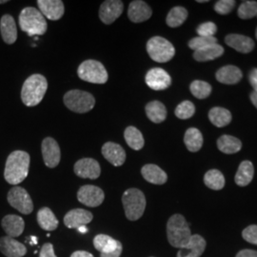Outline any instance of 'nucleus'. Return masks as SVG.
I'll return each mask as SVG.
<instances>
[{"mask_svg": "<svg viewBox=\"0 0 257 257\" xmlns=\"http://www.w3.org/2000/svg\"><path fill=\"white\" fill-rule=\"evenodd\" d=\"M1 37L6 44L12 45L18 39V28L14 18L10 15H4L0 19Z\"/></svg>", "mask_w": 257, "mask_h": 257, "instance_id": "23", "label": "nucleus"}, {"mask_svg": "<svg viewBox=\"0 0 257 257\" xmlns=\"http://www.w3.org/2000/svg\"><path fill=\"white\" fill-rule=\"evenodd\" d=\"M217 147L222 153L231 155V154L238 153L242 148V142L239 140L238 138L225 135V136H222L217 140Z\"/></svg>", "mask_w": 257, "mask_h": 257, "instance_id": "33", "label": "nucleus"}, {"mask_svg": "<svg viewBox=\"0 0 257 257\" xmlns=\"http://www.w3.org/2000/svg\"><path fill=\"white\" fill-rule=\"evenodd\" d=\"M184 143L187 149L192 152H198L203 145V137L201 132L196 128H188L185 133Z\"/></svg>", "mask_w": 257, "mask_h": 257, "instance_id": "30", "label": "nucleus"}, {"mask_svg": "<svg viewBox=\"0 0 257 257\" xmlns=\"http://www.w3.org/2000/svg\"><path fill=\"white\" fill-rule=\"evenodd\" d=\"M41 152L44 163L48 168H55L59 164L61 159V153L60 148L53 138H46L42 141L41 145Z\"/></svg>", "mask_w": 257, "mask_h": 257, "instance_id": "13", "label": "nucleus"}, {"mask_svg": "<svg viewBox=\"0 0 257 257\" xmlns=\"http://www.w3.org/2000/svg\"><path fill=\"white\" fill-rule=\"evenodd\" d=\"M77 199L87 207L95 208L103 203L105 199V194L99 187L93 185H85L80 187L78 190Z\"/></svg>", "mask_w": 257, "mask_h": 257, "instance_id": "11", "label": "nucleus"}, {"mask_svg": "<svg viewBox=\"0 0 257 257\" xmlns=\"http://www.w3.org/2000/svg\"><path fill=\"white\" fill-rule=\"evenodd\" d=\"M93 246L100 252V257H120L122 244L106 234H98L93 239Z\"/></svg>", "mask_w": 257, "mask_h": 257, "instance_id": "10", "label": "nucleus"}, {"mask_svg": "<svg viewBox=\"0 0 257 257\" xmlns=\"http://www.w3.org/2000/svg\"><path fill=\"white\" fill-rule=\"evenodd\" d=\"M92 212L84 209H74L68 211L64 216L65 226L69 229H78L92 222Z\"/></svg>", "mask_w": 257, "mask_h": 257, "instance_id": "16", "label": "nucleus"}, {"mask_svg": "<svg viewBox=\"0 0 257 257\" xmlns=\"http://www.w3.org/2000/svg\"><path fill=\"white\" fill-rule=\"evenodd\" d=\"M191 92L193 96L198 99L207 98L211 92V86L208 82L201 80H194L190 86Z\"/></svg>", "mask_w": 257, "mask_h": 257, "instance_id": "37", "label": "nucleus"}, {"mask_svg": "<svg viewBox=\"0 0 257 257\" xmlns=\"http://www.w3.org/2000/svg\"><path fill=\"white\" fill-rule=\"evenodd\" d=\"M31 158L27 152L15 151L7 158L4 177L5 180L14 186L23 182L29 174Z\"/></svg>", "mask_w": 257, "mask_h": 257, "instance_id": "1", "label": "nucleus"}, {"mask_svg": "<svg viewBox=\"0 0 257 257\" xmlns=\"http://www.w3.org/2000/svg\"><path fill=\"white\" fill-rule=\"evenodd\" d=\"M187 18H188V11L181 6H176L169 12L166 19V23L169 27H179L186 21Z\"/></svg>", "mask_w": 257, "mask_h": 257, "instance_id": "35", "label": "nucleus"}, {"mask_svg": "<svg viewBox=\"0 0 257 257\" xmlns=\"http://www.w3.org/2000/svg\"><path fill=\"white\" fill-rule=\"evenodd\" d=\"M37 223L42 230L53 231L58 227V220L50 208H41L37 212Z\"/></svg>", "mask_w": 257, "mask_h": 257, "instance_id": "27", "label": "nucleus"}, {"mask_svg": "<svg viewBox=\"0 0 257 257\" xmlns=\"http://www.w3.org/2000/svg\"><path fill=\"white\" fill-rule=\"evenodd\" d=\"M145 81L149 88L155 91H162L171 86L172 78L165 70L161 68H153L146 74Z\"/></svg>", "mask_w": 257, "mask_h": 257, "instance_id": "15", "label": "nucleus"}, {"mask_svg": "<svg viewBox=\"0 0 257 257\" xmlns=\"http://www.w3.org/2000/svg\"><path fill=\"white\" fill-rule=\"evenodd\" d=\"M71 257H94L92 253L86 250H76L71 255Z\"/></svg>", "mask_w": 257, "mask_h": 257, "instance_id": "47", "label": "nucleus"}, {"mask_svg": "<svg viewBox=\"0 0 257 257\" xmlns=\"http://www.w3.org/2000/svg\"><path fill=\"white\" fill-rule=\"evenodd\" d=\"M8 1L7 0H0V4H5V3H7Z\"/></svg>", "mask_w": 257, "mask_h": 257, "instance_id": "50", "label": "nucleus"}, {"mask_svg": "<svg viewBox=\"0 0 257 257\" xmlns=\"http://www.w3.org/2000/svg\"><path fill=\"white\" fill-rule=\"evenodd\" d=\"M124 4L120 0H106L99 9V18L104 24L110 25L122 15Z\"/></svg>", "mask_w": 257, "mask_h": 257, "instance_id": "14", "label": "nucleus"}, {"mask_svg": "<svg viewBox=\"0 0 257 257\" xmlns=\"http://www.w3.org/2000/svg\"><path fill=\"white\" fill-rule=\"evenodd\" d=\"M77 230L80 232V233H86L87 231H88V229L85 227V226H82V227H80V228H78Z\"/></svg>", "mask_w": 257, "mask_h": 257, "instance_id": "49", "label": "nucleus"}, {"mask_svg": "<svg viewBox=\"0 0 257 257\" xmlns=\"http://www.w3.org/2000/svg\"><path fill=\"white\" fill-rule=\"evenodd\" d=\"M103 156L111 165L120 167L126 161V153L119 144L114 142H107L101 149Z\"/></svg>", "mask_w": 257, "mask_h": 257, "instance_id": "18", "label": "nucleus"}, {"mask_svg": "<svg viewBox=\"0 0 257 257\" xmlns=\"http://www.w3.org/2000/svg\"><path fill=\"white\" fill-rule=\"evenodd\" d=\"M63 100L69 110L77 113H86L92 110L95 105V98L92 93L81 90H71L66 92Z\"/></svg>", "mask_w": 257, "mask_h": 257, "instance_id": "6", "label": "nucleus"}, {"mask_svg": "<svg viewBox=\"0 0 257 257\" xmlns=\"http://www.w3.org/2000/svg\"><path fill=\"white\" fill-rule=\"evenodd\" d=\"M124 138L128 147L132 148L135 151H139L144 147V144H145L144 138L141 132L134 126H130L128 128H126L124 132Z\"/></svg>", "mask_w": 257, "mask_h": 257, "instance_id": "34", "label": "nucleus"}, {"mask_svg": "<svg viewBox=\"0 0 257 257\" xmlns=\"http://www.w3.org/2000/svg\"><path fill=\"white\" fill-rule=\"evenodd\" d=\"M0 251L7 257H23L27 253V248L10 236H3L0 238Z\"/></svg>", "mask_w": 257, "mask_h": 257, "instance_id": "20", "label": "nucleus"}, {"mask_svg": "<svg viewBox=\"0 0 257 257\" xmlns=\"http://www.w3.org/2000/svg\"><path fill=\"white\" fill-rule=\"evenodd\" d=\"M242 236L247 242L257 245V225H250L242 232Z\"/></svg>", "mask_w": 257, "mask_h": 257, "instance_id": "43", "label": "nucleus"}, {"mask_svg": "<svg viewBox=\"0 0 257 257\" xmlns=\"http://www.w3.org/2000/svg\"><path fill=\"white\" fill-rule=\"evenodd\" d=\"M217 44V39L214 37H194L193 39H191L188 43L189 47L195 51H199L203 48L206 47L211 46V45H214Z\"/></svg>", "mask_w": 257, "mask_h": 257, "instance_id": "40", "label": "nucleus"}, {"mask_svg": "<svg viewBox=\"0 0 257 257\" xmlns=\"http://www.w3.org/2000/svg\"><path fill=\"white\" fill-rule=\"evenodd\" d=\"M238 17L241 19H250L257 16L256 1H244L239 6Z\"/></svg>", "mask_w": 257, "mask_h": 257, "instance_id": "38", "label": "nucleus"}, {"mask_svg": "<svg viewBox=\"0 0 257 257\" xmlns=\"http://www.w3.org/2000/svg\"><path fill=\"white\" fill-rule=\"evenodd\" d=\"M19 26L30 37L43 36L48 29L44 16L34 7H26L21 11L19 15Z\"/></svg>", "mask_w": 257, "mask_h": 257, "instance_id": "4", "label": "nucleus"}, {"mask_svg": "<svg viewBox=\"0 0 257 257\" xmlns=\"http://www.w3.org/2000/svg\"><path fill=\"white\" fill-rule=\"evenodd\" d=\"M225 42L227 43V45L242 54L250 53L254 48V42L250 37L237 34H231L227 36L225 38Z\"/></svg>", "mask_w": 257, "mask_h": 257, "instance_id": "24", "label": "nucleus"}, {"mask_svg": "<svg viewBox=\"0 0 257 257\" xmlns=\"http://www.w3.org/2000/svg\"><path fill=\"white\" fill-rule=\"evenodd\" d=\"M255 37H256V38H257V28H256V31H255Z\"/></svg>", "mask_w": 257, "mask_h": 257, "instance_id": "52", "label": "nucleus"}, {"mask_svg": "<svg viewBox=\"0 0 257 257\" xmlns=\"http://www.w3.org/2000/svg\"><path fill=\"white\" fill-rule=\"evenodd\" d=\"M216 31H217V27L213 22H205L200 24L196 29V32L199 35V37H213Z\"/></svg>", "mask_w": 257, "mask_h": 257, "instance_id": "42", "label": "nucleus"}, {"mask_svg": "<svg viewBox=\"0 0 257 257\" xmlns=\"http://www.w3.org/2000/svg\"><path fill=\"white\" fill-rule=\"evenodd\" d=\"M10 205L23 214H30L34 211V203L24 188L16 186L12 188L7 195Z\"/></svg>", "mask_w": 257, "mask_h": 257, "instance_id": "9", "label": "nucleus"}, {"mask_svg": "<svg viewBox=\"0 0 257 257\" xmlns=\"http://www.w3.org/2000/svg\"><path fill=\"white\" fill-rule=\"evenodd\" d=\"M254 175V168L250 161H243L239 165L235 175V183L240 187H245L251 182Z\"/></svg>", "mask_w": 257, "mask_h": 257, "instance_id": "31", "label": "nucleus"}, {"mask_svg": "<svg viewBox=\"0 0 257 257\" xmlns=\"http://www.w3.org/2000/svg\"><path fill=\"white\" fill-rule=\"evenodd\" d=\"M74 174L80 178L97 179L101 175L99 163L93 158H82L78 160L74 167Z\"/></svg>", "mask_w": 257, "mask_h": 257, "instance_id": "12", "label": "nucleus"}, {"mask_svg": "<svg viewBox=\"0 0 257 257\" xmlns=\"http://www.w3.org/2000/svg\"><path fill=\"white\" fill-rule=\"evenodd\" d=\"M145 110L148 118L156 124L165 121L167 117V109L165 105L160 101H152L148 103Z\"/></svg>", "mask_w": 257, "mask_h": 257, "instance_id": "29", "label": "nucleus"}, {"mask_svg": "<svg viewBox=\"0 0 257 257\" xmlns=\"http://www.w3.org/2000/svg\"><path fill=\"white\" fill-rule=\"evenodd\" d=\"M224 54V48L219 44H214L211 46L203 48L199 51L193 53V58L198 62H206L216 59Z\"/></svg>", "mask_w": 257, "mask_h": 257, "instance_id": "28", "label": "nucleus"}, {"mask_svg": "<svg viewBox=\"0 0 257 257\" xmlns=\"http://www.w3.org/2000/svg\"><path fill=\"white\" fill-rule=\"evenodd\" d=\"M39 257H57L55 255L54 246L51 243H45L41 248Z\"/></svg>", "mask_w": 257, "mask_h": 257, "instance_id": "44", "label": "nucleus"}, {"mask_svg": "<svg viewBox=\"0 0 257 257\" xmlns=\"http://www.w3.org/2000/svg\"><path fill=\"white\" fill-rule=\"evenodd\" d=\"M195 112V107L191 101L181 102L175 110L176 117L179 119H189Z\"/></svg>", "mask_w": 257, "mask_h": 257, "instance_id": "39", "label": "nucleus"}, {"mask_svg": "<svg viewBox=\"0 0 257 257\" xmlns=\"http://www.w3.org/2000/svg\"><path fill=\"white\" fill-rule=\"evenodd\" d=\"M217 81L227 85H233L238 83L242 79L241 70L232 65L224 66L217 71L215 74Z\"/></svg>", "mask_w": 257, "mask_h": 257, "instance_id": "26", "label": "nucleus"}, {"mask_svg": "<svg viewBox=\"0 0 257 257\" xmlns=\"http://www.w3.org/2000/svg\"><path fill=\"white\" fill-rule=\"evenodd\" d=\"M206 248V241L202 236L198 234H193L190 242L179 248L177 257H200L202 255Z\"/></svg>", "mask_w": 257, "mask_h": 257, "instance_id": "22", "label": "nucleus"}, {"mask_svg": "<svg viewBox=\"0 0 257 257\" xmlns=\"http://www.w3.org/2000/svg\"><path fill=\"white\" fill-rule=\"evenodd\" d=\"M197 2H198V3H206V2H208V1H207V0H198Z\"/></svg>", "mask_w": 257, "mask_h": 257, "instance_id": "51", "label": "nucleus"}, {"mask_svg": "<svg viewBox=\"0 0 257 257\" xmlns=\"http://www.w3.org/2000/svg\"><path fill=\"white\" fill-rule=\"evenodd\" d=\"M153 15L151 7L146 2L141 0L132 1L128 5V17L134 23H141L147 21Z\"/></svg>", "mask_w": 257, "mask_h": 257, "instance_id": "19", "label": "nucleus"}, {"mask_svg": "<svg viewBox=\"0 0 257 257\" xmlns=\"http://www.w3.org/2000/svg\"><path fill=\"white\" fill-rule=\"evenodd\" d=\"M1 226L8 236L15 238L19 237L23 233L25 229V222L19 215L8 214L3 217L1 221Z\"/></svg>", "mask_w": 257, "mask_h": 257, "instance_id": "21", "label": "nucleus"}, {"mask_svg": "<svg viewBox=\"0 0 257 257\" xmlns=\"http://www.w3.org/2000/svg\"><path fill=\"white\" fill-rule=\"evenodd\" d=\"M209 119L214 126L222 128L230 124L231 121V113L230 110L221 107H214L209 112Z\"/></svg>", "mask_w": 257, "mask_h": 257, "instance_id": "32", "label": "nucleus"}, {"mask_svg": "<svg viewBox=\"0 0 257 257\" xmlns=\"http://www.w3.org/2000/svg\"><path fill=\"white\" fill-rule=\"evenodd\" d=\"M122 203L125 215L130 221H137L141 218L146 209V197L140 190L128 189L122 196Z\"/></svg>", "mask_w": 257, "mask_h": 257, "instance_id": "5", "label": "nucleus"}, {"mask_svg": "<svg viewBox=\"0 0 257 257\" xmlns=\"http://www.w3.org/2000/svg\"><path fill=\"white\" fill-rule=\"evenodd\" d=\"M236 257H257V251L252 249H243L239 251Z\"/></svg>", "mask_w": 257, "mask_h": 257, "instance_id": "46", "label": "nucleus"}, {"mask_svg": "<svg viewBox=\"0 0 257 257\" xmlns=\"http://www.w3.org/2000/svg\"><path fill=\"white\" fill-rule=\"evenodd\" d=\"M37 5L44 18L50 20H59L64 15V4L61 0H38Z\"/></svg>", "mask_w": 257, "mask_h": 257, "instance_id": "17", "label": "nucleus"}, {"mask_svg": "<svg viewBox=\"0 0 257 257\" xmlns=\"http://www.w3.org/2000/svg\"><path fill=\"white\" fill-rule=\"evenodd\" d=\"M189 224L181 214H174L167 223V236L169 243L175 248L186 246L192 238Z\"/></svg>", "mask_w": 257, "mask_h": 257, "instance_id": "3", "label": "nucleus"}, {"mask_svg": "<svg viewBox=\"0 0 257 257\" xmlns=\"http://www.w3.org/2000/svg\"><path fill=\"white\" fill-rule=\"evenodd\" d=\"M250 100L252 102V104L255 106L257 109V92H253L250 93Z\"/></svg>", "mask_w": 257, "mask_h": 257, "instance_id": "48", "label": "nucleus"}, {"mask_svg": "<svg viewBox=\"0 0 257 257\" xmlns=\"http://www.w3.org/2000/svg\"><path fill=\"white\" fill-rule=\"evenodd\" d=\"M235 6V1L233 0H220L214 5V11L219 15H229Z\"/></svg>", "mask_w": 257, "mask_h": 257, "instance_id": "41", "label": "nucleus"}, {"mask_svg": "<svg viewBox=\"0 0 257 257\" xmlns=\"http://www.w3.org/2000/svg\"><path fill=\"white\" fill-rule=\"evenodd\" d=\"M47 89L48 81L44 75L36 74L29 76L22 86V102L27 107L37 106L44 98Z\"/></svg>", "mask_w": 257, "mask_h": 257, "instance_id": "2", "label": "nucleus"}, {"mask_svg": "<svg viewBox=\"0 0 257 257\" xmlns=\"http://www.w3.org/2000/svg\"><path fill=\"white\" fill-rule=\"evenodd\" d=\"M248 81L250 83L253 91L257 92V68L252 69L248 74Z\"/></svg>", "mask_w": 257, "mask_h": 257, "instance_id": "45", "label": "nucleus"}, {"mask_svg": "<svg viewBox=\"0 0 257 257\" xmlns=\"http://www.w3.org/2000/svg\"><path fill=\"white\" fill-rule=\"evenodd\" d=\"M141 174L146 181L155 185H163L168 180V175L165 172L155 164L144 166L141 169Z\"/></svg>", "mask_w": 257, "mask_h": 257, "instance_id": "25", "label": "nucleus"}, {"mask_svg": "<svg viewBox=\"0 0 257 257\" xmlns=\"http://www.w3.org/2000/svg\"><path fill=\"white\" fill-rule=\"evenodd\" d=\"M147 52L150 57L158 63H166L175 55L174 45L166 38L161 37H152L148 41Z\"/></svg>", "mask_w": 257, "mask_h": 257, "instance_id": "8", "label": "nucleus"}, {"mask_svg": "<svg viewBox=\"0 0 257 257\" xmlns=\"http://www.w3.org/2000/svg\"><path fill=\"white\" fill-rule=\"evenodd\" d=\"M77 74L81 80L93 84H105L109 78L104 65L94 59H88L79 65Z\"/></svg>", "mask_w": 257, "mask_h": 257, "instance_id": "7", "label": "nucleus"}, {"mask_svg": "<svg viewBox=\"0 0 257 257\" xmlns=\"http://www.w3.org/2000/svg\"><path fill=\"white\" fill-rule=\"evenodd\" d=\"M204 183L211 190L219 191L225 186V177L218 170H211L204 176Z\"/></svg>", "mask_w": 257, "mask_h": 257, "instance_id": "36", "label": "nucleus"}]
</instances>
